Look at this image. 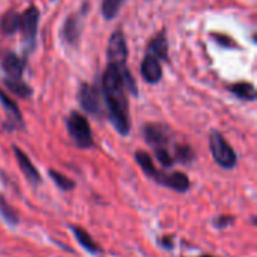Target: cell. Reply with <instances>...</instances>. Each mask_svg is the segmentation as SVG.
Here are the masks:
<instances>
[{"label":"cell","instance_id":"cell-1","mask_svg":"<svg viewBox=\"0 0 257 257\" xmlns=\"http://www.w3.org/2000/svg\"><path fill=\"white\" fill-rule=\"evenodd\" d=\"M101 92L104 95V101L107 105L108 119L111 125L119 134L126 136L131 128L126 87L120 72L111 65H108L102 74Z\"/></svg>","mask_w":257,"mask_h":257},{"label":"cell","instance_id":"cell-2","mask_svg":"<svg viewBox=\"0 0 257 257\" xmlns=\"http://www.w3.org/2000/svg\"><path fill=\"white\" fill-rule=\"evenodd\" d=\"M136 161L137 164L142 167V170L146 173L148 178L154 179L157 184L163 185V187H167L176 193H185L188 191L190 188V179L185 173L182 172H173V173H166V172H160L152 158L149 157L148 152H143V151H137L136 152Z\"/></svg>","mask_w":257,"mask_h":257},{"label":"cell","instance_id":"cell-3","mask_svg":"<svg viewBox=\"0 0 257 257\" xmlns=\"http://www.w3.org/2000/svg\"><path fill=\"white\" fill-rule=\"evenodd\" d=\"M107 56H108V65L114 66L120 72L126 90H130L133 95H137L139 90H137L136 81H134L133 75L130 74V71L126 68L128 50H126V42H125V36H123L122 30H116V32L111 33L110 41H108Z\"/></svg>","mask_w":257,"mask_h":257},{"label":"cell","instance_id":"cell-4","mask_svg":"<svg viewBox=\"0 0 257 257\" xmlns=\"http://www.w3.org/2000/svg\"><path fill=\"white\" fill-rule=\"evenodd\" d=\"M66 128L77 148L89 149L93 146V136H92L89 120L81 113L72 111L66 119Z\"/></svg>","mask_w":257,"mask_h":257},{"label":"cell","instance_id":"cell-5","mask_svg":"<svg viewBox=\"0 0 257 257\" xmlns=\"http://www.w3.org/2000/svg\"><path fill=\"white\" fill-rule=\"evenodd\" d=\"M209 146H211L212 157L220 167L230 170L236 166V161H238L236 152L233 151V148L227 143V140L218 131L211 133Z\"/></svg>","mask_w":257,"mask_h":257},{"label":"cell","instance_id":"cell-6","mask_svg":"<svg viewBox=\"0 0 257 257\" xmlns=\"http://www.w3.org/2000/svg\"><path fill=\"white\" fill-rule=\"evenodd\" d=\"M78 101L80 105L83 107L84 111L95 117H101L104 114L102 110V96H101V89L95 84L83 83L78 92Z\"/></svg>","mask_w":257,"mask_h":257},{"label":"cell","instance_id":"cell-7","mask_svg":"<svg viewBox=\"0 0 257 257\" xmlns=\"http://www.w3.org/2000/svg\"><path fill=\"white\" fill-rule=\"evenodd\" d=\"M38 23H39V11L36 6H29L24 14L21 15V24H20V30L23 32V38L24 42L27 45V48H33L35 47V41H36V35H38Z\"/></svg>","mask_w":257,"mask_h":257},{"label":"cell","instance_id":"cell-8","mask_svg":"<svg viewBox=\"0 0 257 257\" xmlns=\"http://www.w3.org/2000/svg\"><path fill=\"white\" fill-rule=\"evenodd\" d=\"M143 136L145 140L154 148H167V145L170 143V130L163 125V123H148L143 128Z\"/></svg>","mask_w":257,"mask_h":257},{"label":"cell","instance_id":"cell-9","mask_svg":"<svg viewBox=\"0 0 257 257\" xmlns=\"http://www.w3.org/2000/svg\"><path fill=\"white\" fill-rule=\"evenodd\" d=\"M26 62L18 57L14 51H3L2 53V68L11 78H21L23 71H24Z\"/></svg>","mask_w":257,"mask_h":257},{"label":"cell","instance_id":"cell-10","mask_svg":"<svg viewBox=\"0 0 257 257\" xmlns=\"http://www.w3.org/2000/svg\"><path fill=\"white\" fill-rule=\"evenodd\" d=\"M12 151H14V155L17 158V163L21 169V172L24 173V176L27 178V181L33 185H38L41 182V175L39 172L36 170V167L33 166V163L30 161V158L17 146H12Z\"/></svg>","mask_w":257,"mask_h":257},{"label":"cell","instance_id":"cell-11","mask_svg":"<svg viewBox=\"0 0 257 257\" xmlns=\"http://www.w3.org/2000/svg\"><path fill=\"white\" fill-rule=\"evenodd\" d=\"M142 77L151 83V84H155L161 80L163 77V69H161V63L157 57H154L152 54H148L145 56L143 62H142Z\"/></svg>","mask_w":257,"mask_h":257},{"label":"cell","instance_id":"cell-12","mask_svg":"<svg viewBox=\"0 0 257 257\" xmlns=\"http://www.w3.org/2000/svg\"><path fill=\"white\" fill-rule=\"evenodd\" d=\"M81 27H83V24H81V15L77 14V12H75V14H71V15L65 20L63 27H62L63 39H65L68 44H71V45L77 44V41H78V38H80V33H81Z\"/></svg>","mask_w":257,"mask_h":257},{"label":"cell","instance_id":"cell-13","mask_svg":"<svg viewBox=\"0 0 257 257\" xmlns=\"http://www.w3.org/2000/svg\"><path fill=\"white\" fill-rule=\"evenodd\" d=\"M0 102H2V105L5 108V113H6L9 125L12 128H23L24 122H23V116H21V111H20L18 105L2 89H0Z\"/></svg>","mask_w":257,"mask_h":257},{"label":"cell","instance_id":"cell-14","mask_svg":"<svg viewBox=\"0 0 257 257\" xmlns=\"http://www.w3.org/2000/svg\"><path fill=\"white\" fill-rule=\"evenodd\" d=\"M169 45H167V39L164 32L158 33L149 44H148V54H152L154 57H157L158 60H167L169 59Z\"/></svg>","mask_w":257,"mask_h":257},{"label":"cell","instance_id":"cell-15","mask_svg":"<svg viewBox=\"0 0 257 257\" xmlns=\"http://www.w3.org/2000/svg\"><path fill=\"white\" fill-rule=\"evenodd\" d=\"M72 232H74V235H75V239L78 241V244L84 248V250H87L89 253H92V254H98L99 251H101V248H99V245L95 242V239L89 235V232H86L84 229H81V227H78V226H72Z\"/></svg>","mask_w":257,"mask_h":257},{"label":"cell","instance_id":"cell-16","mask_svg":"<svg viewBox=\"0 0 257 257\" xmlns=\"http://www.w3.org/2000/svg\"><path fill=\"white\" fill-rule=\"evenodd\" d=\"M20 24H21V15L17 14L15 11H8L3 17H2V21H0V29L5 35L11 36L14 35L18 29H20Z\"/></svg>","mask_w":257,"mask_h":257},{"label":"cell","instance_id":"cell-17","mask_svg":"<svg viewBox=\"0 0 257 257\" xmlns=\"http://www.w3.org/2000/svg\"><path fill=\"white\" fill-rule=\"evenodd\" d=\"M229 90H230L232 93H235L238 98L245 99V101H254L257 96L254 86H253L251 83H248V81L235 83V84L229 86Z\"/></svg>","mask_w":257,"mask_h":257},{"label":"cell","instance_id":"cell-18","mask_svg":"<svg viewBox=\"0 0 257 257\" xmlns=\"http://www.w3.org/2000/svg\"><path fill=\"white\" fill-rule=\"evenodd\" d=\"M5 83V87H8L9 92H12L14 95L20 96V98H29L32 95V89L21 80V78H11V77H6L3 80Z\"/></svg>","mask_w":257,"mask_h":257},{"label":"cell","instance_id":"cell-19","mask_svg":"<svg viewBox=\"0 0 257 257\" xmlns=\"http://www.w3.org/2000/svg\"><path fill=\"white\" fill-rule=\"evenodd\" d=\"M0 215L3 217L5 221H8L11 226H17L20 218H18V214L17 211L6 202V199L0 194Z\"/></svg>","mask_w":257,"mask_h":257},{"label":"cell","instance_id":"cell-20","mask_svg":"<svg viewBox=\"0 0 257 257\" xmlns=\"http://www.w3.org/2000/svg\"><path fill=\"white\" fill-rule=\"evenodd\" d=\"M175 161H179L182 164H190L194 160V151L191 149V146L188 145H176L175 146V155H173Z\"/></svg>","mask_w":257,"mask_h":257},{"label":"cell","instance_id":"cell-21","mask_svg":"<svg viewBox=\"0 0 257 257\" xmlns=\"http://www.w3.org/2000/svg\"><path fill=\"white\" fill-rule=\"evenodd\" d=\"M123 2L125 0H102L101 12H102L104 18L105 20H113L117 15V12H119L120 6L123 5Z\"/></svg>","mask_w":257,"mask_h":257},{"label":"cell","instance_id":"cell-22","mask_svg":"<svg viewBox=\"0 0 257 257\" xmlns=\"http://www.w3.org/2000/svg\"><path fill=\"white\" fill-rule=\"evenodd\" d=\"M48 175H50V178L54 181V184H56L60 190H63V191H72V190H74L75 182H74L72 179H69L68 176L62 175V173H59V172H56V170H48Z\"/></svg>","mask_w":257,"mask_h":257},{"label":"cell","instance_id":"cell-23","mask_svg":"<svg viewBox=\"0 0 257 257\" xmlns=\"http://www.w3.org/2000/svg\"><path fill=\"white\" fill-rule=\"evenodd\" d=\"M155 157H157L158 163L166 169H169V167H172L175 164L173 155L167 151V148H157L155 149Z\"/></svg>","mask_w":257,"mask_h":257},{"label":"cell","instance_id":"cell-24","mask_svg":"<svg viewBox=\"0 0 257 257\" xmlns=\"http://www.w3.org/2000/svg\"><path fill=\"white\" fill-rule=\"evenodd\" d=\"M233 221H235V217L220 215V217H217V218H215V226H217L218 229H224V227H227V226L233 224Z\"/></svg>","mask_w":257,"mask_h":257},{"label":"cell","instance_id":"cell-25","mask_svg":"<svg viewBox=\"0 0 257 257\" xmlns=\"http://www.w3.org/2000/svg\"><path fill=\"white\" fill-rule=\"evenodd\" d=\"M220 44H223V45H226V47H232V45H235V42L233 41H230L229 38H226V35H215L214 36Z\"/></svg>","mask_w":257,"mask_h":257},{"label":"cell","instance_id":"cell-26","mask_svg":"<svg viewBox=\"0 0 257 257\" xmlns=\"http://www.w3.org/2000/svg\"><path fill=\"white\" fill-rule=\"evenodd\" d=\"M160 244H163L166 248H172L173 245H172V238H163L161 241H160Z\"/></svg>","mask_w":257,"mask_h":257},{"label":"cell","instance_id":"cell-27","mask_svg":"<svg viewBox=\"0 0 257 257\" xmlns=\"http://www.w3.org/2000/svg\"><path fill=\"white\" fill-rule=\"evenodd\" d=\"M200 257H214V256H209V254H203V256H200Z\"/></svg>","mask_w":257,"mask_h":257}]
</instances>
